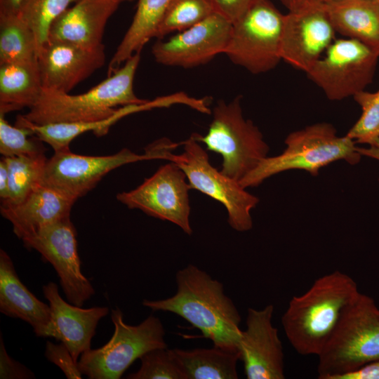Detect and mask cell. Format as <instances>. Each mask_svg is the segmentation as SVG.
<instances>
[{"mask_svg":"<svg viewBox=\"0 0 379 379\" xmlns=\"http://www.w3.org/2000/svg\"><path fill=\"white\" fill-rule=\"evenodd\" d=\"M175 282L173 295L144 300L142 305L153 311L174 313L199 329L214 346L238 352L241 318L233 301L225 295L223 284L192 264L177 272Z\"/></svg>","mask_w":379,"mask_h":379,"instance_id":"obj_1","label":"cell"},{"mask_svg":"<svg viewBox=\"0 0 379 379\" xmlns=\"http://www.w3.org/2000/svg\"><path fill=\"white\" fill-rule=\"evenodd\" d=\"M360 293L351 277L335 270L316 279L302 295L293 296L281 324L294 350L318 356Z\"/></svg>","mask_w":379,"mask_h":379,"instance_id":"obj_2","label":"cell"},{"mask_svg":"<svg viewBox=\"0 0 379 379\" xmlns=\"http://www.w3.org/2000/svg\"><path fill=\"white\" fill-rule=\"evenodd\" d=\"M140 53L128 58L117 70L88 91L72 95L43 89L36 102L22 115L39 125L56 123H93L111 117L119 107L142 104L133 81Z\"/></svg>","mask_w":379,"mask_h":379,"instance_id":"obj_3","label":"cell"},{"mask_svg":"<svg viewBox=\"0 0 379 379\" xmlns=\"http://www.w3.org/2000/svg\"><path fill=\"white\" fill-rule=\"evenodd\" d=\"M286 147L274 157H266L239 182L244 189L256 187L277 173L288 170H303L315 176L327 165L344 160L350 164L359 162L361 155L356 142L347 135L338 136L335 127L327 122L317 123L289 133Z\"/></svg>","mask_w":379,"mask_h":379,"instance_id":"obj_4","label":"cell"},{"mask_svg":"<svg viewBox=\"0 0 379 379\" xmlns=\"http://www.w3.org/2000/svg\"><path fill=\"white\" fill-rule=\"evenodd\" d=\"M318 378L338 379L379 359V308L360 293L318 355Z\"/></svg>","mask_w":379,"mask_h":379,"instance_id":"obj_5","label":"cell"},{"mask_svg":"<svg viewBox=\"0 0 379 379\" xmlns=\"http://www.w3.org/2000/svg\"><path fill=\"white\" fill-rule=\"evenodd\" d=\"M241 96L229 103L218 102L213 109V119L207 133H193L208 150L222 158L220 172L239 182L267 157L270 147L259 128L243 117Z\"/></svg>","mask_w":379,"mask_h":379,"instance_id":"obj_6","label":"cell"},{"mask_svg":"<svg viewBox=\"0 0 379 379\" xmlns=\"http://www.w3.org/2000/svg\"><path fill=\"white\" fill-rule=\"evenodd\" d=\"M178 144L160 139L149 145L142 154L124 148L107 156L74 154L70 149L54 152L47 159L41 183L51 186L76 201L93 189L112 170L123 165L145 160L169 161L171 150Z\"/></svg>","mask_w":379,"mask_h":379,"instance_id":"obj_7","label":"cell"},{"mask_svg":"<svg viewBox=\"0 0 379 379\" xmlns=\"http://www.w3.org/2000/svg\"><path fill=\"white\" fill-rule=\"evenodd\" d=\"M114 330L103 346L81 355L78 367L90 379H119L128 367L146 352L168 347L161 321L152 314L138 325H129L119 309L111 310Z\"/></svg>","mask_w":379,"mask_h":379,"instance_id":"obj_8","label":"cell"},{"mask_svg":"<svg viewBox=\"0 0 379 379\" xmlns=\"http://www.w3.org/2000/svg\"><path fill=\"white\" fill-rule=\"evenodd\" d=\"M284 16L270 0H258L232 23L224 54L252 74L273 69L281 60Z\"/></svg>","mask_w":379,"mask_h":379,"instance_id":"obj_9","label":"cell"},{"mask_svg":"<svg viewBox=\"0 0 379 379\" xmlns=\"http://www.w3.org/2000/svg\"><path fill=\"white\" fill-rule=\"evenodd\" d=\"M183 145L184 152L178 155L172 154L170 161L184 171L192 190L221 203L227 211V222L232 229L238 232L250 230L253 227L251 212L259 199L248 192L239 182L214 168L193 134Z\"/></svg>","mask_w":379,"mask_h":379,"instance_id":"obj_10","label":"cell"},{"mask_svg":"<svg viewBox=\"0 0 379 379\" xmlns=\"http://www.w3.org/2000/svg\"><path fill=\"white\" fill-rule=\"evenodd\" d=\"M379 54L355 39L334 40L306 73L330 100L353 97L373 79Z\"/></svg>","mask_w":379,"mask_h":379,"instance_id":"obj_11","label":"cell"},{"mask_svg":"<svg viewBox=\"0 0 379 379\" xmlns=\"http://www.w3.org/2000/svg\"><path fill=\"white\" fill-rule=\"evenodd\" d=\"M184 171L170 161L159 168L135 189L123 192L117 199L129 208L168 220L191 235L189 191L192 190Z\"/></svg>","mask_w":379,"mask_h":379,"instance_id":"obj_12","label":"cell"},{"mask_svg":"<svg viewBox=\"0 0 379 379\" xmlns=\"http://www.w3.org/2000/svg\"><path fill=\"white\" fill-rule=\"evenodd\" d=\"M21 240L25 247L36 250L52 265L69 303L82 307L95 294L81 272L77 231L70 217L45 225Z\"/></svg>","mask_w":379,"mask_h":379,"instance_id":"obj_13","label":"cell"},{"mask_svg":"<svg viewBox=\"0 0 379 379\" xmlns=\"http://www.w3.org/2000/svg\"><path fill=\"white\" fill-rule=\"evenodd\" d=\"M335 33L324 5L310 0L285 14L281 60L307 73L333 43Z\"/></svg>","mask_w":379,"mask_h":379,"instance_id":"obj_14","label":"cell"},{"mask_svg":"<svg viewBox=\"0 0 379 379\" xmlns=\"http://www.w3.org/2000/svg\"><path fill=\"white\" fill-rule=\"evenodd\" d=\"M232 23L218 12L152 46L156 62L190 68L210 62L225 51Z\"/></svg>","mask_w":379,"mask_h":379,"instance_id":"obj_15","label":"cell"},{"mask_svg":"<svg viewBox=\"0 0 379 379\" xmlns=\"http://www.w3.org/2000/svg\"><path fill=\"white\" fill-rule=\"evenodd\" d=\"M274 306L248 308L246 328L238 343L239 360L247 379H284V363L281 341L272 323Z\"/></svg>","mask_w":379,"mask_h":379,"instance_id":"obj_16","label":"cell"},{"mask_svg":"<svg viewBox=\"0 0 379 379\" xmlns=\"http://www.w3.org/2000/svg\"><path fill=\"white\" fill-rule=\"evenodd\" d=\"M104 44L86 48L46 40L38 50L37 63L43 89L69 93L105 65Z\"/></svg>","mask_w":379,"mask_h":379,"instance_id":"obj_17","label":"cell"},{"mask_svg":"<svg viewBox=\"0 0 379 379\" xmlns=\"http://www.w3.org/2000/svg\"><path fill=\"white\" fill-rule=\"evenodd\" d=\"M44 297L49 302L51 319L47 337L64 343L74 361L91 349V340L100 320L109 313L107 307H81L65 301L58 292V286L49 282L42 287Z\"/></svg>","mask_w":379,"mask_h":379,"instance_id":"obj_18","label":"cell"},{"mask_svg":"<svg viewBox=\"0 0 379 379\" xmlns=\"http://www.w3.org/2000/svg\"><path fill=\"white\" fill-rule=\"evenodd\" d=\"M119 4L115 0H79L52 22L47 40L99 46L107 22Z\"/></svg>","mask_w":379,"mask_h":379,"instance_id":"obj_19","label":"cell"},{"mask_svg":"<svg viewBox=\"0 0 379 379\" xmlns=\"http://www.w3.org/2000/svg\"><path fill=\"white\" fill-rule=\"evenodd\" d=\"M75 201L60 191L41 182L21 203L1 206L0 211L12 224L15 234L21 239L45 225L70 217Z\"/></svg>","mask_w":379,"mask_h":379,"instance_id":"obj_20","label":"cell"},{"mask_svg":"<svg viewBox=\"0 0 379 379\" xmlns=\"http://www.w3.org/2000/svg\"><path fill=\"white\" fill-rule=\"evenodd\" d=\"M0 311L28 323L37 337L47 338L49 305L39 300L20 279L9 255L0 250Z\"/></svg>","mask_w":379,"mask_h":379,"instance_id":"obj_21","label":"cell"},{"mask_svg":"<svg viewBox=\"0 0 379 379\" xmlns=\"http://www.w3.org/2000/svg\"><path fill=\"white\" fill-rule=\"evenodd\" d=\"M173 104L171 96L147 100L142 104L119 107L109 118L93 123H56L39 125L19 115L15 125L29 129L32 135L49 145L54 152L69 149L71 142L86 132H93L97 136L107 134L110 127L121 118L140 111L166 107Z\"/></svg>","mask_w":379,"mask_h":379,"instance_id":"obj_22","label":"cell"},{"mask_svg":"<svg viewBox=\"0 0 379 379\" xmlns=\"http://www.w3.org/2000/svg\"><path fill=\"white\" fill-rule=\"evenodd\" d=\"M324 5L336 33L379 54L378 0H343Z\"/></svg>","mask_w":379,"mask_h":379,"instance_id":"obj_23","label":"cell"},{"mask_svg":"<svg viewBox=\"0 0 379 379\" xmlns=\"http://www.w3.org/2000/svg\"><path fill=\"white\" fill-rule=\"evenodd\" d=\"M42 91L37 60L0 65V114L31 108Z\"/></svg>","mask_w":379,"mask_h":379,"instance_id":"obj_24","label":"cell"},{"mask_svg":"<svg viewBox=\"0 0 379 379\" xmlns=\"http://www.w3.org/2000/svg\"><path fill=\"white\" fill-rule=\"evenodd\" d=\"M172 0H138L132 22L109 61L110 76L128 58L140 53L154 38L157 28Z\"/></svg>","mask_w":379,"mask_h":379,"instance_id":"obj_25","label":"cell"},{"mask_svg":"<svg viewBox=\"0 0 379 379\" xmlns=\"http://www.w3.org/2000/svg\"><path fill=\"white\" fill-rule=\"evenodd\" d=\"M187 379H237L238 352L212 348L173 349Z\"/></svg>","mask_w":379,"mask_h":379,"instance_id":"obj_26","label":"cell"},{"mask_svg":"<svg viewBox=\"0 0 379 379\" xmlns=\"http://www.w3.org/2000/svg\"><path fill=\"white\" fill-rule=\"evenodd\" d=\"M35 35L20 15L0 14V65L37 60Z\"/></svg>","mask_w":379,"mask_h":379,"instance_id":"obj_27","label":"cell"},{"mask_svg":"<svg viewBox=\"0 0 379 379\" xmlns=\"http://www.w3.org/2000/svg\"><path fill=\"white\" fill-rule=\"evenodd\" d=\"M8 172V194L1 206L21 203L41 182L47 158L44 154L35 157H3Z\"/></svg>","mask_w":379,"mask_h":379,"instance_id":"obj_28","label":"cell"},{"mask_svg":"<svg viewBox=\"0 0 379 379\" xmlns=\"http://www.w3.org/2000/svg\"><path fill=\"white\" fill-rule=\"evenodd\" d=\"M218 12L213 0H172L155 34L158 39L190 28Z\"/></svg>","mask_w":379,"mask_h":379,"instance_id":"obj_29","label":"cell"},{"mask_svg":"<svg viewBox=\"0 0 379 379\" xmlns=\"http://www.w3.org/2000/svg\"><path fill=\"white\" fill-rule=\"evenodd\" d=\"M79 0H25L20 16L33 31L39 48L46 40L52 22Z\"/></svg>","mask_w":379,"mask_h":379,"instance_id":"obj_30","label":"cell"},{"mask_svg":"<svg viewBox=\"0 0 379 379\" xmlns=\"http://www.w3.org/2000/svg\"><path fill=\"white\" fill-rule=\"evenodd\" d=\"M140 359V368L128 374L127 378L187 379L173 349H154L144 354Z\"/></svg>","mask_w":379,"mask_h":379,"instance_id":"obj_31","label":"cell"},{"mask_svg":"<svg viewBox=\"0 0 379 379\" xmlns=\"http://www.w3.org/2000/svg\"><path fill=\"white\" fill-rule=\"evenodd\" d=\"M353 98L361 114L345 135L356 143L370 145L379 138V88L373 93L361 91Z\"/></svg>","mask_w":379,"mask_h":379,"instance_id":"obj_32","label":"cell"},{"mask_svg":"<svg viewBox=\"0 0 379 379\" xmlns=\"http://www.w3.org/2000/svg\"><path fill=\"white\" fill-rule=\"evenodd\" d=\"M31 131L18 126H12L0 114V153L2 157H35L44 154L45 148L36 136L29 138Z\"/></svg>","mask_w":379,"mask_h":379,"instance_id":"obj_33","label":"cell"},{"mask_svg":"<svg viewBox=\"0 0 379 379\" xmlns=\"http://www.w3.org/2000/svg\"><path fill=\"white\" fill-rule=\"evenodd\" d=\"M45 357L49 361L58 366L67 378H82L83 374L78 367L77 361H74L64 343L60 342L59 344H54L51 341H47Z\"/></svg>","mask_w":379,"mask_h":379,"instance_id":"obj_34","label":"cell"},{"mask_svg":"<svg viewBox=\"0 0 379 379\" xmlns=\"http://www.w3.org/2000/svg\"><path fill=\"white\" fill-rule=\"evenodd\" d=\"M0 378H35V375L31 370L8 355L1 334L0 337Z\"/></svg>","mask_w":379,"mask_h":379,"instance_id":"obj_35","label":"cell"},{"mask_svg":"<svg viewBox=\"0 0 379 379\" xmlns=\"http://www.w3.org/2000/svg\"><path fill=\"white\" fill-rule=\"evenodd\" d=\"M218 13L232 23L258 0H213Z\"/></svg>","mask_w":379,"mask_h":379,"instance_id":"obj_36","label":"cell"},{"mask_svg":"<svg viewBox=\"0 0 379 379\" xmlns=\"http://www.w3.org/2000/svg\"><path fill=\"white\" fill-rule=\"evenodd\" d=\"M338 379H379V359L343 375Z\"/></svg>","mask_w":379,"mask_h":379,"instance_id":"obj_37","label":"cell"},{"mask_svg":"<svg viewBox=\"0 0 379 379\" xmlns=\"http://www.w3.org/2000/svg\"><path fill=\"white\" fill-rule=\"evenodd\" d=\"M8 194V172L6 162L2 157L0 160V198L5 201Z\"/></svg>","mask_w":379,"mask_h":379,"instance_id":"obj_38","label":"cell"},{"mask_svg":"<svg viewBox=\"0 0 379 379\" xmlns=\"http://www.w3.org/2000/svg\"><path fill=\"white\" fill-rule=\"evenodd\" d=\"M25 0H0V14L19 15Z\"/></svg>","mask_w":379,"mask_h":379,"instance_id":"obj_39","label":"cell"},{"mask_svg":"<svg viewBox=\"0 0 379 379\" xmlns=\"http://www.w3.org/2000/svg\"><path fill=\"white\" fill-rule=\"evenodd\" d=\"M357 151L361 156L368 157L379 161V138L369 147H359Z\"/></svg>","mask_w":379,"mask_h":379,"instance_id":"obj_40","label":"cell"},{"mask_svg":"<svg viewBox=\"0 0 379 379\" xmlns=\"http://www.w3.org/2000/svg\"><path fill=\"white\" fill-rule=\"evenodd\" d=\"M310 0H279L288 11L297 10L307 4Z\"/></svg>","mask_w":379,"mask_h":379,"instance_id":"obj_41","label":"cell"},{"mask_svg":"<svg viewBox=\"0 0 379 379\" xmlns=\"http://www.w3.org/2000/svg\"><path fill=\"white\" fill-rule=\"evenodd\" d=\"M312 1H314L318 2V3H321V4H327L336 2V1H343V0H312Z\"/></svg>","mask_w":379,"mask_h":379,"instance_id":"obj_42","label":"cell"},{"mask_svg":"<svg viewBox=\"0 0 379 379\" xmlns=\"http://www.w3.org/2000/svg\"><path fill=\"white\" fill-rule=\"evenodd\" d=\"M115 1H117L119 4H121V3L125 2V1H133V0H115Z\"/></svg>","mask_w":379,"mask_h":379,"instance_id":"obj_43","label":"cell"},{"mask_svg":"<svg viewBox=\"0 0 379 379\" xmlns=\"http://www.w3.org/2000/svg\"><path fill=\"white\" fill-rule=\"evenodd\" d=\"M378 1H379V0H378Z\"/></svg>","mask_w":379,"mask_h":379,"instance_id":"obj_44","label":"cell"}]
</instances>
